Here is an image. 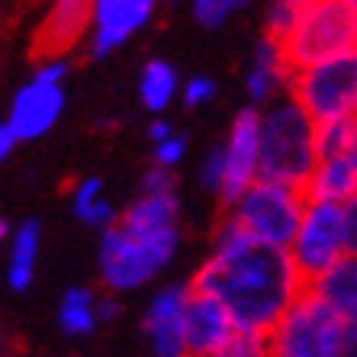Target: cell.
Listing matches in <instances>:
<instances>
[{
  "label": "cell",
  "mask_w": 357,
  "mask_h": 357,
  "mask_svg": "<svg viewBox=\"0 0 357 357\" xmlns=\"http://www.w3.org/2000/svg\"><path fill=\"white\" fill-rule=\"evenodd\" d=\"M17 145H20V135L13 132V126H10V123H0V167L10 161V155L17 151Z\"/></svg>",
  "instance_id": "1f68e13d"
},
{
  "label": "cell",
  "mask_w": 357,
  "mask_h": 357,
  "mask_svg": "<svg viewBox=\"0 0 357 357\" xmlns=\"http://www.w3.org/2000/svg\"><path fill=\"white\" fill-rule=\"evenodd\" d=\"M187 303L190 283H167L151 296L142 328L155 357H190L187 351Z\"/></svg>",
  "instance_id": "30bf717a"
},
{
  "label": "cell",
  "mask_w": 357,
  "mask_h": 357,
  "mask_svg": "<svg viewBox=\"0 0 357 357\" xmlns=\"http://www.w3.org/2000/svg\"><path fill=\"white\" fill-rule=\"evenodd\" d=\"M190 13L197 20V26L219 29L235 13V0H190Z\"/></svg>",
  "instance_id": "d4e9b609"
},
{
  "label": "cell",
  "mask_w": 357,
  "mask_h": 357,
  "mask_svg": "<svg viewBox=\"0 0 357 357\" xmlns=\"http://www.w3.org/2000/svg\"><path fill=\"white\" fill-rule=\"evenodd\" d=\"M348 3H351V7H354V10H357V0H348Z\"/></svg>",
  "instance_id": "ab89813d"
},
{
  "label": "cell",
  "mask_w": 357,
  "mask_h": 357,
  "mask_svg": "<svg viewBox=\"0 0 357 357\" xmlns=\"http://www.w3.org/2000/svg\"><path fill=\"white\" fill-rule=\"evenodd\" d=\"M39 248H42V229L36 219L20 222L7 241V287L13 293L29 290V283L36 277V264H39Z\"/></svg>",
  "instance_id": "ac0fdd59"
},
{
  "label": "cell",
  "mask_w": 357,
  "mask_h": 357,
  "mask_svg": "<svg viewBox=\"0 0 357 357\" xmlns=\"http://www.w3.org/2000/svg\"><path fill=\"white\" fill-rule=\"evenodd\" d=\"M61 113H65V87L52 81H42V77H33V81L23 84L13 93L7 123L13 126V132L20 135V142H36L55 129Z\"/></svg>",
  "instance_id": "8fae6325"
},
{
  "label": "cell",
  "mask_w": 357,
  "mask_h": 357,
  "mask_svg": "<svg viewBox=\"0 0 357 357\" xmlns=\"http://www.w3.org/2000/svg\"><path fill=\"white\" fill-rule=\"evenodd\" d=\"M190 287L222 299L238 328L271 332L293 299L306 290V280L290 251L251 238L229 213L216 229L213 255L197 267Z\"/></svg>",
  "instance_id": "6da1fadb"
},
{
  "label": "cell",
  "mask_w": 357,
  "mask_h": 357,
  "mask_svg": "<svg viewBox=\"0 0 357 357\" xmlns=\"http://www.w3.org/2000/svg\"><path fill=\"white\" fill-rule=\"evenodd\" d=\"M68 71H71L68 59H65V55H59V59H42V65L36 68L33 77H42V81H52V84H61L68 77Z\"/></svg>",
  "instance_id": "f546056e"
},
{
  "label": "cell",
  "mask_w": 357,
  "mask_h": 357,
  "mask_svg": "<svg viewBox=\"0 0 357 357\" xmlns=\"http://www.w3.org/2000/svg\"><path fill=\"white\" fill-rule=\"evenodd\" d=\"M357 49V10L348 0H316L299 7V20L283 42L293 71Z\"/></svg>",
  "instance_id": "5b68a950"
},
{
  "label": "cell",
  "mask_w": 357,
  "mask_h": 357,
  "mask_svg": "<svg viewBox=\"0 0 357 357\" xmlns=\"http://www.w3.org/2000/svg\"><path fill=\"white\" fill-rule=\"evenodd\" d=\"M3 341H7V335H3V325H0V354H3Z\"/></svg>",
  "instance_id": "f35d334b"
},
{
  "label": "cell",
  "mask_w": 357,
  "mask_h": 357,
  "mask_svg": "<svg viewBox=\"0 0 357 357\" xmlns=\"http://www.w3.org/2000/svg\"><path fill=\"white\" fill-rule=\"evenodd\" d=\"M290 258L303 274L306 287L325 274L335 261L348 255V235H344V206L338 203H319L309 199L306 213L299 219V229L290 241Z\"/></svg>",
  "instance_id": "ba28073f"
},
{
  "label": "cell",
  "mask_w": 357,
  "mask_h": 357,
  "mask_svg": "<svg viewBox=\"0 0 357 357\" xmlns=\"http://www.w3.org/2000/svg\"><path fill=\"white\" fill-rule=\"evenodd\" d=\"M290 3H296V7H309V3H316V0H290Z\"/></svg>",
  "instance_id": "74e56055"
},
{
  "label": "cell",
  "mask_w": 357,
  "mask_h": 357,
  "mask_svg": "<svg viewBox=\"0 0 357 357\" xmlns=\"http://www.w3.org/2000/svg\"><path fill=\"white\" fill-rule=\"evenodd\" d=\"M71 209H75V216L81 219L84 225H91V229H107V225L116 222V209L109 203L107 190H103V181L100 177H84V181L75 183V190H71Z\"/></svg>",
  "instance_id": "44dd1931"
},
{
  "label": "cell",
  "mask_w": 357,
  "mask_h": 357,
  "mask_svg": "<svg viewBox=\"0 0 357 357\" xmlns=\"http://www.w3.org/2000/svg\"><path fill=\"white\" fill-rule=\"evenodd\" d=\"M255 0H235V13H241V10H248Z\"/></svg>",
  "instance_id": "8d00e7d4"
},
{
  "label": "cell",
  "mask_w": 357,
  "mask_h": 357,
  "mask_svg": "<svg viewBox=\"0 0 357 357\" xmlns=\"http://www.w3.org/2000/svg\"><path fill=\"white\" fill-rule=\"evenodd\" d=\"M187 149H190L187 135H181V132L167 135L165 142H158V145H155V165L167 167V171H174V167L187 158Z\"/></svg>",
  "instance_id": "83f0119b"
},
{
  "label": "cell",
  "mask_w": 357,
  "mask_h": 357,
  "mask_svg": "<svg viewBox=\"0 0 357 357\" xmlns=\"http://www.w3.org/2000/svg\"><path fill=\"white\" fill-rule=\"evenodd\" d=\"M319 165L316 119L296 97H283L261 109V177L306 187Z\"/></svg>",
  "instance_id": "3957f363"
},
{
  "label": "cell",
  "mask_w": 357,
  "mask_h": 357,
  "mask_svg": "<svg viewBox=\"0 0 357 357\" xmlns=\"http://www.w3.org/2000/svg\"><path fill=\"white\" fill-rule=\"evenodd\" d=\"M271 357H351L348 332L316 290H303L267 332Z\"/></svg>",
  "instance_id": "277c9868"
},
{
  "label": "cell",
  "mask_w": 357,
  "mask_h": 357,
  "mask_svg": "<svg viewBox=\"0 0 357 357\" xmlns=\"http://www.w3.org/2000/svg\"><path fill=\"white\" fill-rule=\"evenodd\" d=\"M93 7L97 0H52L36 29V55L59 59V55H68L81 39H87L93 26Z\"/></svg>",
  "instance_id": "7c38bea8"
},
{
  "label": "cell",
  "mask_w": 357,
  "mask_h": 357,
  "mask_svg": "<svg viewBox=\"0 0 357 357\" xmlns=\"http://www.w3.org/2000/svg\"><path fill=\"white\" fill-rule=\"evenodd\" d=\"M309 290H316L328 306L338 312L344 332H348L351 354L357 351V258L344 255L341 261H335L325 274H319L309 283Z\"/></svg>",
  "instance_id": "9a60e30c"
},
{
  "label": "cell",
  "mask_w": 357,
  "mask_h": 357,
  "mask_svg": "<svg viewBox=\"0 0 357 357\" xmlns=\"http://www.w3.org/2000/svg\"><path fill=\"white\" fill-rule=\"evenodd\" d=\"M181 248V203L177 193H139L100 232L97 271L107 293L142 290L161 277Z\"/></svg>",
  "instance_id": "7a4b0ae2"
},
{
  "label": "cell",
  "mask_w": 357,
  "mask_h": 357,
  "mask_svg": "<svg viewBox=\"0 0 357 357\" xmlns=\"http://www.w3.org/2000/svg\"><path fill=\"white\" fill-rule=\"evenodd\" d=\"M213 357H271L267 332H248V328H238V332L225 341Z\"/></svg>",
  "instance_id": "603a6c76"
},
{
  "label": "cell",
  "mask_w": 357,
  "mask_h": 357,
  "mask_svg": "<svg viewBox=\"0 0 357 357\" xmlns=\"http://www.w3.org/2000/svg\"><path fill=\"white\" fill-rule=\"evenodd\" d=\"M142 193H177V181L167 167H151L149 174L142 177Z\"/></svg>",
  "instance_id": "f1b7e54d"
},
{
  "label": "cell",
  "mask_w": 357,
  "mask_h": 357,
  "mask_svg": "<svg viewBox=\"0 0 357 357\" xmlns=\"http://www.w3.org/2000/svg\"><path fill=\"white\" fill-rule=\"evenodd\" d=\"M97 316H100V325L103 322H113L119 316V303H116V293H107V296L97 299Z\"/></svg>",
  "instance_id": "d6a6232c"
},
{
  "label": "cell",
  "mask_w": 357,
  "mask_h": 357,
  "mask_svg": "<svg viewBox=\"0 0 357 357\" xmlns=\"http://www.w3.org/2000/svg\"><path fill=\"white\" fill-rule=\"evenodd\" d=\"M0 357H10V354H0Z\"/></svg>",
  "instance_id": "60d3db41"
},
{
  "label": "cell",
  "mask_w": 357,
  "mask_h": 357,
  "mask_svg": "<svg viewBox=\"0 0 357 357\" xmlns=\"http://www.w3.org/2000/svg\"><path fill=\"white\" fill-rule=\"evenodd\" d=\"M225 151V181L216 197L222 206H232L241 193L261 177V107L248 103L235 113L229 135L222 142Z\"/></svg>",
  "instance_id": "9c48e42d"
},
{
  "label": "cell",
  "mask_w": 357,
  "mask_h": 357,
  "mask_svg": "<svg viewBox=\"0 0 357 357\" xmlns=\"http://www.w3.org/2000/svg\"><path fill=\"white\" fill-rule=\"evenodd\" d=\"M97 293L87 290V287H71L65 290L59 303V328L68 338H87V335L97 332L100 316H97Z\"/></svg>",
  "instance_id": "d6986e66"
},
{
  "label": "cell",
  "mask_w": 357,
  "mask_h": 357,
  "mask_svg": "<svg viewBox=\"0 0 357 357\" xmlns=\"http://www.w3.org/2000/svg\"><path fill=\"white\" fill-rule=\"evenodd\" d=\"M344 235H348V255L357 258V197L344 203Z\"/></svg>",
  "instance_id": "4dcf8cb0"
},
{
  "label": "cell",
  "mask_w": 357,
  "mask_h": 357,
  "mask_svg": "<svg viewBox=\"0 0 357 357\" xmlns=\"http://www.w3.org/2000/svg\"><path fill=\"white\" fill-rule=\"evenodd\" d=\"M158 0H97L91 26V59H107L151 20Z\"/></svg>",
  "instance_id": "4fadbf2b"
},
{
  "label": "cell",
  "mask_w": 357,
  "mask_h": 357,
  "mask_svg": "<svg viewBox=\"0 0 357 357\" xmlns=\"http://www.w3.org/2000/svg\"><path fill=\"white\" fill-rule=\"evenodd\" d=\"M290 97H296L316 123L357 116V49L293 71Z\"/></svg>",
  "instance_id": "52a82bcc"
},
{
  "label": "cell",
  "mask_w": 357,
  "mask_h": 357,
  "mask_svg": "<svg viewBox=\"0 0 357 357\" xmlns=\"http://www.w3.org/2000/svg\"><path fill=\"white\" fill-rule=\"evenodd\" d=\"M357 129V116H344V119H325L316 123V145H319V158H332V155H344L354 139Z\"/></svg>",
  "instance_id": "7402d4cb"
},
{
  "label": "cell",
  "mask_w": 357,
  "mask_h": 357,
  "mask_svg": "<svg viewBox=\"0 0 357 357\" xmlns=\"http://www.w3.org/2000/svg\"><path fill=\"white\" fill-rule=\"evenodd\" d=\"M177 68L165 59H151L142 65L139 71V103L149 113H165L171 107V100L177 97Z\"/></svg>",
  "instance_id": "ffe728a7"
},
{
  "label": "cell",
  "mask_w": 357,
  "mask_h": 357,
  "mask_svg": "<svg viewBox=\"0 0 357 357\" xmlns=\"http://www.w3.org/2000/svg\"><path fill=\"white\" fill-rule=\"evenodd\" d=\"M296 20H299L296 3H290V0H274V3L267 7V13H264V36H271V39H277L283 45L287 36L293 33Z\"/></svg>",
  "instance_id": "cb8c5ba5"
},
{
  "label": "cell",
  "mask_w": 357,
  "mask_h": 357,
  "mask_svg": "<svg viewBox=\"0 0 357 357\" xmlns=\"http://www.w3.org/2000/svg\"><path fill=\"white\" fill-rule=\"evenodd\" d=\"M306 199L319 203H338L344 206L351 197H357V165L348 155H332V158H319L312 177L306 181Z\"/></svg>",
  "instance_id": "e0dca14e"
},
{
  "label": "cell",
  "mask_w": 357,
  "mask_h": 357,
  "mask_svg": "<svg viewBox=\"0 0 357 357\" xmlns=\"http://www.w3.org/2000/svg\"><path fill=\"white\" fill-rule=\"evenodd\" d=\"M171 3H177V0H171Z\"/></svg>",
  "instance_id": "b9f144b4"
},
{
  "label": "cell",
  "mask_w": 357,
  "mask_h": 357,
  "mask_svg": "<svg viewBox=\"0 0 357 357\" xmlns=\"http://www.w3.org/2000/svg\"><path fill=\"white\" fill-rule=\"evenodd\" d=\"M10 232H13V229H10V225L3 222V219H0V248H3V245L10 241Z\"/></svg>",
  "instance_id": "e575fe53"
},
{
  "label": "cell",
  "mask_w": 357,
  "mask_h": 357,
  "mask_svg": "<svg viewBox=\"0 0 357 357\" xmlns=\"http://www.w3.org/2000/svg\"><path fill=\"white\" fill-rule=\"evenodd\" d=\"M181 97H183V107L187 109H197V107H206L213 103L216 97V81L209 75H193L181 84Z\"/></svg>",
  "instance_id": "484cf974"
},
{
  "label": "cell",
  "mask_w": 357,
  "mask_h": 357,
  "mask_svg": "<svg viewBox=\"0 0 357 357\" xmlns=\"http://www.w3.org/2000/svg\"><path fill=\"white\" fill-rule=\"evenodd\" d=\"M344 155H348V158L357 165V129H354V139H351V145H348V151H344Z\"/></svg>",
  "instance_id": "d590c367"
},
{
  "label": "cell",
  "mask_w": 357,
  "mask_h": 357,
  "mask_svg": "<svg viewBox=\"0 0 357 357\" xmlns=\"http://www.w3.org/2000/svg\"><path fill=\"white\" fill-rule=\"evenodd\" d=\"M222 181H225V151H222V145H213V149L206 151L203 165H199V183H203L206 190L219 193Z\"/></svg>",
  "instance_id": "4316f807"
},
{
  "label": "cell",
  "mask_w": 357,
  "mask_h": 357,
  "mask_svg": "<svg viewBox=\"0 0 357 357\" xmlns=\"http://www.w3.org/2000/svg\"><path fill=\"white\" fill-rule=\"evenodd\" d=\"M235 332H238V325L222 299L190 287V303H187V351L190 357H213Z\"/></svg>",
  "instance_id": "5bb4252c"
},
{
  "label": "cell",
  "mask_w": 357,
  "mask_h": 357,
  "mask_svg": "<svg viewBox=\"0 0 357 357\" xmlns=\"http://www.w3.org/2000/svg\"><path fill=\"white\" fill-rule=\"evenodd\" d=\"M290 77L293 68L283 55V45L271 36H261V42L255 45V55H251V68L248 77H245V93L255 107L261 103H271L280 91H290Z\"/></svg>",
  "instance_id": "2e32d148"
},
{
  "label": "cell",
  "mask_w": 357,
  "mask_h": 357,
  "mask_svg": "<svg viewBox=\"0 0 357 357\" xmlns=\"http://www.w3.org/2000/svg\"><path fill=\"white\" fill-rule=\"evenodd\" d=\"M306 203L309 199L303 187L258 177L232 203V216L251 238L264 241V245H277V248H290L299 219L306 213Z\"/></svg>",
  "instance_id": "8992f818"
},
{
  "label": "cell",
  "mask_w": 357,
  "mask_h": 357,
  "mask_svg": "<svg viewBox=\"0 0 357 357\" xmlns=\"http://www.w3.org/2000/svg\"><path fill=\"white\" fill-rule=\"evenodd\" d=\"M177 129L171 123H167V119H151V126H149V139L155 142V145H158V142H165L167 135H174Z\"/></svg>",
  "instance_id": "836d02e7"
}]
</instances>
